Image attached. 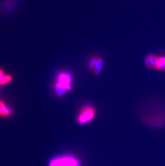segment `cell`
<instances>
[{"instance_id":"obj_1","label":"cell","mask_w":165,"mask_h":166,"mask_svg":"<svg viewBox=\"0 0 165 166\" xmlns=\"http://www.w3.org/2000/svg\"><path fill=\"white\" fill-rule=\"evenodd\" d=\"M57 83L55 86L56 93L59 95H65L67 90L71 89L72 77L69 73H62L57 78Z\"/></svg>"},{"instance_id":"obj_2","label":"cell","mask_w":165,"mask_h":166,"mask_svg":"<svg viewBox=\"0 0 165 166\" xmlns=\"http://www.w3.org/2000/svg\"><path fill=\"white\" fill-rule=\"evenodd\" d=\"M94 109L89 105L84 106L81 108L77 121L80 124H85L92 121L95 116Z\"/></svg>"},{"instance_id":"obj_3","label":"cell","mask_w":165,"mask_h":166,"mask_svg":"<svg viewBox=\"0 0 165 166\" xmlns=\"http://www.w3.org/2000/svg\"><path fill=\"white\" fill-rule=\"evenodd\" d=\"M49 166H80V163L75 158L66 156L54 159Z\"/></svg>"},{"instance_id":"obj_4","label":"cell","mask_w":165,"mask_h":166,"mask_svg":"<svg viewBox=\"0 0 165 166\" xmlns=\"http://www.w3.org/2000/svg\"><path fill=\"white\" fill-rule=\"evenodd\" d=\"M12 76L4 75L3 71L0 69V85H4L11 81Z\"/></svg>"},{"instance_id":"obj_5","label":"cell","mask_w":165,"mask_h":166,"mask_svg":"<svg viewBox=\"0 0 165 166\" xmlns=\"http://www.w3.org/2000/svg\"><path fill=\"white\" fill-rule=\"evenodd\" d=\"M103 64H104L103 60L100 58H99L95 68L93 69L94 73L95 75H99L101 73L102 68V66H103Z\"/></svg>"},{"instance_id":"obj_6","label":"cell","mask_w":165,"mask_h":166,"mask_svg":"<svg viewBox=\"0 0 165 166\" xmlns=\"http://www.w3.org/2000/svg\"><path fill=\"white\" fill-rule=\"evenodd\" d=\"M11 113V110L6 107L2 102H0V115L7 116Z\"/></svg>"},{"instance_id":"obj_7","label":"cell","mask_w":165,"mask_h":166,"mask_svg":"<svg viewBox=\"0 0 165 166\" xmlns=\"http://www.w3.org/2000/svg\"><path fill=\"white\" fill-rule=\"evenodd\" d=\"M157 70L165 72V56L158 57Z\"/></svg>"},{"instance_id":"obj_8","label":"cell","mask_w":165,"mask_h":166,"mask_svg":"<svg viewBox=\"0 0 165 166\" xmlns=\"http://www.w3.org/2000/svg\"><path fill=\"white\" fill-rule=\"evenodd\" d=\"M145 64L146 67L148 69L153 68L152 66V56L151 55H148L146 56L145 59Z\"/></svg>"},{"instance_id":"obj_9","label":"cell","mask_w":165,"mask_h":166,"mask_svg":"<svg viewBox=\"0 0 165 166\" xmlns=\"http://www.w3.org/2000/svg\"><path fill=\"white\" fill-rule=\"evenodd\" d=\"M98 57H93L92 59L90 60L89 63V68L90 69H94L95 68L96 64L98 61Z\"/></svg>"},{"instance_id":"obj_10","label":"cell","mask_w":165,"mask_h":166,"mask_svg":"<svg viewBox=\"0 0 165 166\" xmlns=\"http://www.w3.org/2000/svg\"><path fill=\"white\" fill-rule=\"evenodd\" d=\"M152 56V66H153V68L157 70V66H158V57L156 56Z\"/></svg>"}]
</instances>
